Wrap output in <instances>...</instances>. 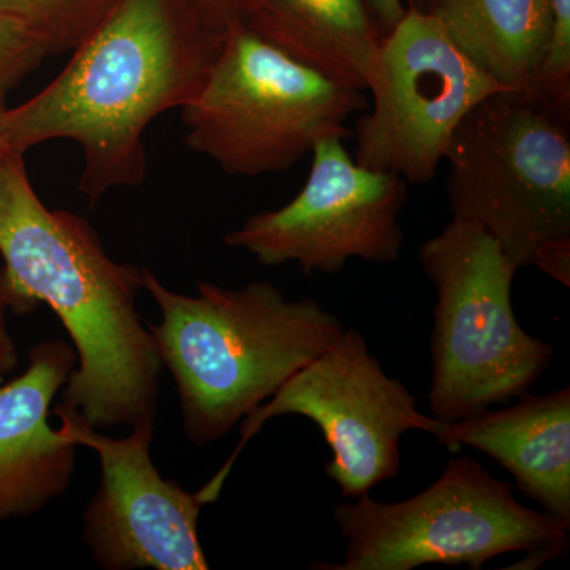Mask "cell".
I'll return each mask as SVG.
<instances>
[{"label": "cell", "mask_w": 570, "mask_h": 570, "mask_svg": "<svg viewBox=\"0 0 570 570\" xmlns=\"http://www.w3.org/2000/svg\"><path fill=\"white\" fill-rule=\"evenodd\" d=\"M0 255L9 309L50 306L77 352L58 406L100 431L154 420L164 365L137 309L141 269L112 261L88 220L48 208L11 148L0 151Z\"/></svg>", "instance_id": "6da1fadb"}, {"label": "cell", "mask_w": 570, "mask_h": 570, "mask_svg": "<svg viewBox=\"0 0 570 570\" xmlns=\"http://www.w3.org/2000/svg\"><path fill=\"white\" fill-rule=\"evenodd\" d=\"M224 39L178 0H119L50 85L0 108L7 148L26 154L51 140L77 142L78 189L91 208L111 190L140 186L146 130L193 99Z\"/></svg>", "instance_id": "7a4b0ae2"}, {"label": "cell", "mask_w": 570, "mask_h": 570, "mask_svg": "<svg viewBox=\"0 0 570 570\" xmlns=\"http://www.w3.org/2000/svg\"><path fill=\"white\" fill-rule=\"evenodd\" d=\"M141 273L160 311L148 328L178 390L184 434L200 448L227 436L344 332L316 299L292 302L266 281L239 288L202 281L193 296Z\"/></svg>", "instance_id": "3957f363"}, {"label": "cell", "mask_w": 570, "mask_h": 570, "mask_svg": "<svg viewBox=\"0 0 570 570\" xmlns=\"http://www.w3.org/2000/svg\"><path fill=\"white\" fill-rule=\"evenodd\" d=\"M568 122L502 91L468 112L450 140L448 198L520 268L570 283Z\"/></svg>", "instance_id": "277c9868"}, {"label": "cell", "mask_w": 570, "mask_h": 570, "mask_svg": "<svg viewBox=\"0 0 570 570\" xmlns=\"http://www.w3.org/2000/svg\"><path fill=\"white\" fill-rule=\"evenodd\" d=\"M419 258L438 296L431 415L459 422L530 392L549 370L553 347L517 321L519 266L479 224L456 217L420 246Z\"/></svg>", "instance_id": "5b68a950"}, {"label": "cell", "mask_w": 570, "mask_h": 570, "mask_svg": "<svg viewBox=\"0 0 570 570\" xmlns=\"http://www.w3.org/2000/svg\"><path fill=\"white\" fill-rule=\"evenodd\" d=\"M365 110V91L330 80L242 24L181 108L184 142L227 175L281 174L318 142L351 138L348 119Z\"/></svg>", "instance_id": "8992f818"}, {"label": "cell", "mask_w": 570, "mask_h": 570, "mask_svg": "<svg viewBox=\"0 0 570 570\" xmlns=\"http://www.w3.org/2000/svg\"><path fill=\"white\" fill-rule=\"evenodd\" d=\"M336 505L337 530L347 540L341 562L318 570H414L428 564L479 570L501 554L528 551L520 568L562 557L569 527L520 504L513 487L494 479L471 456L452 459L422 493L400 502L370 494Z\"/></svg>", "instance_id": "52a82bcc"}, {"label": "cell", "mask_w": 570, "mask_h": 570, "mask_svg": "<svg viewBox=\"0 0 570 570\" xmlns=\"http://www.w3.org/2000/svg\"><path fill=\"white\" fill-rule=\"evenodd\" d=\"M292 414L321 428L333 453L324 472L343 498L370 494L379 483L400 474L404 433L425 431L436 436L444 426L433 415L422 414L417 397L382 370L362 333L344 328L332 346L242 420L235 452L212 482L197 491L198 501L204 505L216 501L247 442L269 419Z\"/></svg>", "instance_id": "ba28073f"}, {"label": "cell", "mask_w": 570, "mask_h": 570, "mask_svg": "<svg viewBox=\"0 0 570 570\" xmlns=\"http://www.w3.org/2000/svg\"><path fill=\"white\" fill-rule=\"evenodd\" d=\"M366 91L374 102L356 119L354 159L428 184L468 112L508 89L463 55L434 14L411 7L381 40Z\"/></svg>", "instance_id": "9c48e42d"}, {"label": "cell", "mask_w": 570, "mask_h": 570, "mask_svg": "<svg viewBox=\"0 0 570 570\" xmlns=\"http://www.w3.org/2000/svg\"><path fill=\"white\" fill-rule=\"evenodd\" d=\"M311 156L313 167L294 200L247 217L224 236L225 245L262 265L296 264L305 275H335L352 258L400 261L407 183L363 167L341 138L318 142Z\"/></svg>", "instance_id": "30bf717a"}, {"label": "cell", "mask_w": 570, "mask_h": 570, "mask_svg": "<svg viewBox=\"0 0 570 570\" xmlns=\"http://www.w3.org/2000/svg\"><path fill=\"white\" fill-rule=\"evenodd\" d=\"M52 412L67 441L99 456L102 479L82 515V540L96 564L104 570L209 569L198 535L204 504L154 466V420H140L129 436L116 439L66 409Z\"/></svg>", "instance_id": "8fae6325"}, {"label": "cell", "mask_w": 570, "mask_h": 570, "mask_svg": "<svg viewBox=\"0 0 570 570\" xmlns=\"http://www.w3.org/2000/svg\"><path fill=\"white\" fill-rule=\"evenodd\" d=\"M77 360L73 346L45 341L0 385V521L31 517L70 489L78 445L50 426V412Z\"/></svg>", "instance_id": "7c38bea8"}, {"label": "cell", "mask_w": 570, "mask_h": 570, "mask_svg": "<svg viewBox=\"0 0 570 570\" xmlns=\"http://www.w3.org/2000/svg\"><path fill=\"white\" fill-rule=\"evenodd\" d=\"M439 444L472 448L515 479L524 497L570 528V389L550 395L524 393L519 403L445 423Z\"/></svg>", "instance_id": "4fadbf2b"}, {"label": "cell", "mask_w": 570, "mask_h": 570, "mask_svg": "<svg viewBox=\"0 0 570 570\" xmlns=\"http://www.w3.org/2000/svg\"><path fill=\"white\" fill-rule=\"evenodd\" d=\"M243 26L330 80L366 91L382 39L365 0H261Z\"/></svg>", "instance_id": "5bb4252c"}, {"label": "cell", "mask_w": 570, "mask_h": 570, "mask_svg": "<svg viewBox=\"0 0 570 570\" xmlns=\"http://www.w3.org/2000/svg\"><path fill=\"white\" fill-rule=\"evenodd\" d=\"M430 13L475 66L528 97L550 32V0H436Z\"/></svg>", "instance_id": "9a60e30c"}, {"label": "cell", "mask_w": 570, "mask_h": 570, "mask_svg": "<svg viewBox=\"0 0 570 570\" xmlns=\"http://www.w3.org/2000/svg\"><path fill=\"white\" fill-rule=\"evenodd\" d=\"M119 0H0V11L18 18L47 43L50 56L75 50Z\"/></svg>", "instance_id": "2e32d148"}, {"label": "cell", "mask_w": 570, "mask_h": 570, "mask_svg": "<svg viewBox=\"0 0 570 570\" xmlns=\"http://www.w3.org/2000/svg\"><path fill=\"white\" fill-rule=\"evenodd\" d=\"M550 13L549 39L527 99L569 122L570 0H550Z\"/></svg>", "instance_id": "e0dca14e"}, {"label": "cell", "mask_w": 570, "mask_h": 570, "mask_svg": "<svg viewBox=\"0 0 570 570\" xmlns=\"http://www.w3.org/2000/svg\"><path fill=\"white\" fill-rule=\"evenodd\" d=\"M48 56L47 43L26 22L0 11V107L7 94Z\"/></svg>", "instance_id": "ac0fdd59"}, {"label": "cell", "mask_w": 570, "mask_h": 570, "mask_svg": "<svg viewBox=\"0 0 570 570\" xmlns=\"http://www.w3.org/2000/svg\"><path fill=\"white\" fill-rule=\"evenodd\" d=\"M7 311H9V306L0 296V377L10 374L20 362L17 343L7 326Z\"/></svg>", "instance_id": "d6986e66"}, {"label": "cell", "mask_w": 570, "mask_h": 570, "mask_svg": "<svg viewBox=\"0 0 570 570\" xmlns=\"http://www.w3.org/2000/svg\"><path fill=\"white\" fill-rule=\"evenodd\" d=\"M371 9L374 10L379 21L382 22L387 32L395 28L397 21L404 17L407 9L404 7L403 0H367Z\"/></svg>", "instance_id": "ffe728a7"}, {"label": "cell", "mask_w": 570, "mask_h": 570, "mask_svg": "<svg viewBox=\"0 0 570 570\" xmlns=\"http://www.w3.org/2000/svg\"><path fill=\"white\" fill-rule=\"evenodd\" d=\"M0 108H3V107H0ZM6 148H7L6 140H3L2 134H0V151H2V149H6Z\"/></svg>", "instance_id": "44dd1931"}, {"label": "cell", "mask_w": 570, "mask_h": 570, "mask_svg": "<svg viewBox=\"0 0 570 570\" xmlns=\"http://www.w3.org/2000/svg\"><path fill=\"white\" fill-rule=\"evenodd\" d=\"M434 2H436V0H433V3H434ZM433 3H431V7H433ZM428 11H430V10H428Z\"/></svg>", "instance_id": "7402d4cb"}]
</instances>
